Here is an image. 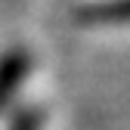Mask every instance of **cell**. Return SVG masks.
<instances>
[{
    "mask_svg": "<svg viewBox=\"0 0 130 130\" xmlns=\"http://www.w3.org/2000/svg\"><path fill=\"white\" fill-rule=\"evenodd\" d=\"M84 25H130V0H90L77 9Z\"/></svg>",
    "mask_w": 130,
    "mask_h": 130,
    "instance_id": "obj_2",
    "label": "cell"
},
{
    "mask_svg": "<svg viewBox=\"0 0 130 130\" xmlns=\"http://www.w3.org/2000/svg\"><path fill=\"white\" fill-rule=\"evenodd\" d=\"M43 127V111L40 108H22L9 121V130H40Z\"/></svg>",
    "mask_w": 130,
    "mask_h": 130,
    "instance_id": "obj_3",
    "label": "cell"
},
{
    "mask_svg": "<svg viewBox=\"0 0 130 130\" xmlns=\"http://www.w3.org/2000/svg\"><path fill=\"white\" fill-rule=\"evenodd\" d=\"M31 71V56L28 50H19V46H12L0 56V115L9 108V102L15 99V93L19 87L25 84V77Z\"/></svg>",
    "mask_w": 130,
    "mask_h": 130,
    "instance_id": "obj_1",
    "label": "cell"
}]
</instances>
